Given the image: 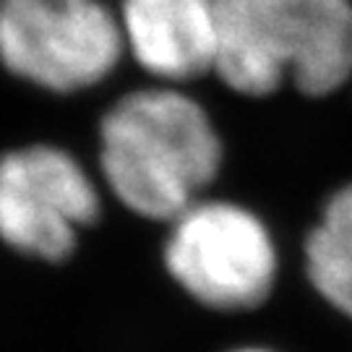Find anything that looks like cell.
Returning <instances> with one entry per match:
<instances>
[{"label":"cell","instance_id":"obj_4","mask_svg":"<svg viewBox=\"0 0 352 352\" xmlns=\"http://www.w3.org/2000/svg\"><path fill=\"white\" fill-rule=\"evenodd\" d=\"M160 261L193 305L212 314H248L277 289L279 251L251 206L204 196L164 225Z\"/></svg>","mask_w":352,"mask_h":352},{"label":"cell","instance_id":"obj_3","mask_svg":"<svg viewBox=\"0 0 352 352\" xmlns=\"http://www.w3.org/2000/svg\"><path fill=\"white\" fill-rule=\"evenodd\" d=\"M104 206L97 173L68 146L26 141L0 151V248L16 261L68 266Z\"/></svg>","mask_w":352,"mask_h":352},{"label":"cell","instance_id":"obj_6","mask_svg":"<svg viewBox=\"0 0 352 352\" xmlns=\"http://www.w3.org/2000/svg\"><path fill=\"white\" fill-rule=\"evenodd\" d=\"M120 32L136 63L162 84H186L217 63V0H120Z\"/></svg>","mask_w":352,"mask_h":352},{"label":"cell","instance_id":"obj_7","mask_svg":"<svg viewBox=\"0 0 352 352\" xmlns=\"http://www.w3.org/2000/svg\"><path fill=\"white\" fill-rule=\"evenodd\" d=\"M302 269L316 295L352 321V180L329 196L308 230Z\"/></svg>","mask_w":352,"mask_h":352},{"label":"cell","instance_id":"obj_2","mask_svg":"<svg viewBox=\"0 0 352 352\" xmlns=\"http://www.w3.org/2000/svg\"><path fill=\"white\" fill-rule=\"evenodd\" d=\"M214 74L238 94L327 97L352 76V0H217Z\"/></svg>","mask_w":352,"mask_h":352},{"label":"cell","instance_id":"obj_5","mask_svg":"<svg viewBox=\"0 0 352 352\" xmlns=\"http://www.w3.org/2000/svg\"><path fill=\"white\" fill-rule=\"evenodd\" d=\"M120 21L102 0H0V65L19 81L78 94L123 60Z\"/></svg>","mask_w":352,"mask_h":352},{"label":"cell","instance_id":"obj_8","mask_svg":"<svg viewBox=\"0 0 352 352\" xmlns=\"http://www.w3.org/2000/svg\"><path fill=\"white\" fill-rule=\"evenodd\" d=\"M225 352H277V350L264 347V344H243V347H232V350H225Z\"/></svg>","mask_w":352,"mask_h":352},{"label":"cell","instance_id":"obj_1","mask_svg":"<svg viewBox=\"0 0 352 352\" xmlns=\"http://www.w3.org/2000/svg\"><path fill=\"white\" fill-rule=\"evenodd\" d=\"M225 144L201 102L173 84L133 89L102 113L97 164L107 199L149 225H167L212 193Z\"/></svg>","mask_w":352,"mask_h":352}]
</instances>
